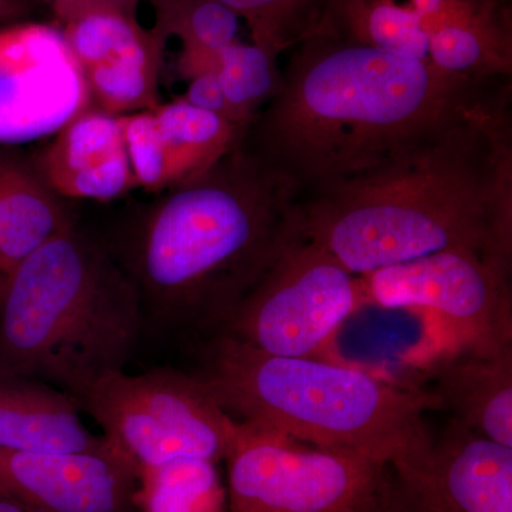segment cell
<instances>
[{
	"label": "cell",
	"instance_id": "1",
	"mask_svg": "<svg viewBox=\"0 0 512 512\" xmlns=\"http://www.w3.org/2000/svg\"><path fill=\"white\" fill-rule=\"evenodd\" d=\"M302 234L356 276L447 251L512 261L507 90L375 170L301 195Z\"/></svg>",
	"mask_w": 512,
	"mask_h": 512
},
{
	"label": "cell",
	"instance_id": "2",
	"mask_svg": "<svg viewBox=\"0 0 512 512\" xmlns=\"http://www.w3.org/2000/svg\"><path fill=\"white\" fill-rule=\"evenodd\" d=\"M242 143L302 194L386 163L490 100L491 80L328 33L292 47Z\"/></svg>",
	"mask_w": 512,
	"mask_h": 512
},
{
	"label": "cell",
	"instance_id": "3",
	"mask_svg": "<svg viewBox=\"0 0 512 512\" xmlns=\"http://www.w3.org/2000/svg\"><path fill=\"white\" fill-rule=\"evenodd\" d=\"M301 191L244 143L204 173L157 192L109 248L144 316L220 329L301 234Z\"/></svg>",
	"mask_w": 512,
	"mask_h": 512
},
{
	"label": "cell",
	"instance_id": "4",
	"mask_svg": "<svg viewBox=\"0 0 512 512\" xmlns=\"http://www.w3.org/2000/svg\"><path fill=\"white\" fill-rule=\"evenodd\" d=\"M195 376L239 423L386 467L423 457L434 439L424 416L444 409L433 389L319 357L269 355L224 333L208 343Z\"/></svg>",
	"mask_w": 512,
	"mask_h": 512
},
{
	"label": "cell",
	"instance_id": "5",
	"mask_svg": "<svg viewBox=\"0 0 512 512\" xmlns=\"http://www.w3.org/2000/svg\"><path fill=\"white\" fill-rule=\"evenodd\" d=\"M136 286L110 249L74 227L8 276L0 296V376L28 377L69 394L120 372L144 325Z\"/></svg>",
	"mask_w": 512,
	"mask_h": 512
},
{
	"label": "cell",
	"instance_id": "6",
	"mask_svg": "<svg viewBox=\"0 0 512 512\" xmlns=\"http://www.w3.org/2000/svg\"><path fill=\"white\" fill-rule=\"evenodd\" d=\"M138 473L180 458L224 460L237 421L198 376L173 369L111 373L77 403Z\"/></svg>",
	"mask_w": 512,
	"mask_h": 512
},
{
	"label": "cell",
	"instance_id": "7",
	"mask_svg": "<svg viewBox=\"0 0 512 512\" xmlns=\"http://www.w3.org/2000/svg\"><path fill=\"white\" fill-rule=\"evenodd\" d=\"M363 306L359 276L301 229L229 312L218 333L269 355L319 357Z\"/></svg>",
	"mask_w": 512,
	"mask_h": 512
},
{
	"label": "cell",
	"instance_id": "8",
	"mask_svg": "<svg viewBox=\"0 0 512 512\" xmlns=\"http://www.w3.org/2000/svg\"><path fill=\"white\" fill-rule=\"evenodd\" d=\"M228 512H376L387 467L237 421Z\"/></svg>",
	"mask_w": 512,
	"mask_h": 512
},
{
	"label": "cell",
	"instance_id": "9",
	"mask_svg": "<svg viewBox=\"0 0 512 512\" xmlns=\"http://www.w3.org/2000/svg\"><path fill=\"white\" fill-rule=\"evenodd\" d=\"M512 261L447 249L359 276L363 302L436 318L458 352L512 350Z\"/></svg>",
	"mask_w": 512,
	"mask_h": 512
},
{
	"label": "cell",
	"instance_id": "10",
	"mask_svg": "<svg viewBox=\"0 0 512 512\" xmlns=\"http://www.w3.org/2000/svg\"><path fill=\"white\" fill-rule=\"evenodd\" d=\"M92 106L60 28L30 20L0 26V148L55 136Z\"/></svg>",
	"mask_w": 512,
	"mask_h": 512
},
{
	"label": "cell",
	"instance_id": "11",
	"mask_svg": "<svg viewBox=\"0 0 512 512\" xmlns=\"http://www.w3.org/2000/svg\"><path fill=\"white\" fill-rule=\"evenodd\" d=\"M376 512H512V448L453 419L419 460L387 467Z\"/></svg>",
	"mask_w": 512,
	"mask_h": 512
},
{
	"label": "cell",
	"instance_id": "12",
	"mask_svg": "<svg viewBox=\"0 0 512 512\" xmlns=\"http://www.w3.org/2000/svg\"><path fill=\"white\" fill-rule=\"evenodd\" d=\"M137 467L113 446L89 453L0 448V498L26 512H128Z\"/></svg>",
	"mask_w": 512,
	"mask_h": 512
},
{
	"label": "cell",
	"instance_id": "13",
	"mask_svg": "<svg viewBox=\"0 0 512 512\" xmlns=\"http://www.w3.org/2000/svg\"><path fill=\"white\" fill-rule=\"evenodd\" d=\"M57 197L111 201L138 188L119 117L89 107L30 161Z\"/></svg>",
	"mask_w": 512,
	"mask_h": 512
},
{
	"label": "cell",
	"instance_id": "14",
	"mask_svg": "<svg viewBox=\"0 0 512 512\" xmlns=\"http://www.w3.org/2000/svg\"><path fill=\"white\" fill-rule=\"evenodd\" d=\"M109 446L84 426L69 394L28 377L0 376V448L89 453Z\"/></svg>",
	"mask_w": 512,
	"mask_h": 512
},
{
	"label": "cell",
	"instance_id": "15",
	"mask_svg": "<svg viewBox=\"0 0 512 512\" xmlns=\"http://www.w3.org/2000/svg\"><path fill=\"white\" fill-rule=\"evenodd\" d=\"M431 379L454 420L512 448V350L491 357L446 356L431 369Z\"/></svg>",
	"mask_w": 512,
	"mask_h": 512
},
{
	"label": "cell",
	"instance_id": "16",
	"mask_svg": "<svg viewBox=\"0 0 512 512\" xmlns=\"http://www.w3.org/2000/svg\"><path fill=\"white\" fill-rule=\"evenodd\" d=\"M60 197L32 164L0 148V275L8 279L33 252L72 227Z\"/></svg>",
	"mask_w": 512,
	"mask_h": 512
},
{
	"label": "cell",
	"instance_id": "17",
	"mask_svg": "<svg viewBox=\"0 0 512 512\" xmlns=\"http://www.w3.org/2000/svg\"><path fill=\"white\" fill-rule=\"evenodd\" d=\"M153 113L170 160L173 185L204 173L244 138V128L181 97L161 103Z\"/></svg>",
	"mask_w": 512,
	"mask_h": 512
},
{
	"label": "cell",
	"instance_id": "18",
	"mask_svg": "<svg viewBox=\"0 0 512 512\" xmlns=\"http://www.w3.org/2000/svg\"><path fill=\"white\" fill-rule=\"evenodd\" d=\"M315 33L430 63L429 36L400 0H330Z\"/></svg>",
	"mask_w": 512,
	"mask_h": 512
},
{
	"label": "cell",
	"instance_id": "19",
	"mask_svg": "<svg viewBox=\"0 0 512 512\" xmlns=\"http://www.w3.org/2000/svg\"><path fill=\"white\" fill-rule=\"evenodd\" d=\"M167 40L156 30L120 55L84 70L93 107L113 116L160 106L158 76Z\"/></svg>",
	"mask_w": 512,
	"mask_h": 512
},
{
	"label": "cell",
	"instance_id": "20",
	"mask_svg": "<svg viewBox=\"0 0 512 512\" xmlns=\"http://www.w3.org/2000/svg\"><path fill=\"white\" fill-rule=\"evenodd\" d=\"M136 505L143 512H227L217 463L180 458L140 471Z\"/></svg>",
	"mask_w": 512,
	"mask_h": 512
},
{
	"label": "cell",
	"instance_id": "21",
	"mask_svg": "<svg viewBox=\"0 0 512 512\" xmlns=\"http://www.w3.org/2000/svg\"><path fill=\"white\" fill-rule=\"evenodd\" d=\"M215 73L232 120L247 131L256 114L281 86L282 74L278 57L255 43H231L217 52Z\"/></svg>",
	"mask_w": 512,
	"mask_h": 512
},
{
	"label": "cell",
	"instance_id": "22",
	"mask_svg": "<svg viewBox=\"0 0 512 512\" xmlns=\"http://www.w3.org/2000/svg\"><path fill=\"white\" fill-rule=\"evenodd\" d=\"M247 23L252 43L278 57L319 29L330 0H217Z\"/></svg>",
	"mask_w": 512,
	"mask_h": 512
},
{
	"label": "cell",
	"instance_id": "23",
	"mask_svg": "<svg viewBox=\"0 0 512 512\" xmlns=\"http://www.w3.org/2000/svg\"><path fill=\"white\" fill-rule=\"evenodd\" d=\"M154 9L153 29L167 40L177 37L183 47L218 52L237 42L239 19L217 0H147Z\"/></svg>",
	"mask_w": 512,
	"mask_h": 512
},
{
	"label": "cell",
	"instance_id": "24",
	"mask_svg": "<svg viewBox=\"0 0 512 512\" xmlns=\"http://www.w3.org/2000/svg\"><path fill=\"white\" fill-rule=\"evenodd\" d=\"M117 117L138 187L153 194L171 187L173 174L170 160L153 110H141Z\"/></svg>",
	"mask_w": 512,
	"mask_h": 512
},
{
	"label": "cell",
	"instance_id": "25",
	"mask_svg": "<svg viewBox=\"0 0 512 512\" xmlns=\"http://www.w3.org/2000/svg\"><path fill=\"white\" fill-rule=\"evenodd\" d=\"M181 99L198 109L220 114L234 123L231 109H229L227 99L222 92L220 79L215 72L202 73L200 76L192 77Z\"/></svg>",
	"mask_w": 512,
	"mask_h": 512
},
{
	"label": "cell",
	"instance_id": "26",
	"mask_svg": "<svg viewBox=\"0 0 512 512\" xmlns=\"http://www.w3.org/2000/svg\"><path fill=\"white\" fill-rule=\"evenodd\" d=\"M32 2L36 6H49L60 26L94 10H107L101 6L100 0H32Z\"/></svg>",
	"mask_w": 512,
	"mask_h": 512
},
{
	"label": "cell",
	"instance_id": "27",
	"mask_svg": "<svg viewBox=\"0 0 512 512\" xmlns=\"http://www.w3.org/2000/svg\"><path fill=\"white\" fill-rule=\"evenodd\" d=\"M35 8L32 0H0V26L28 22Z\"/></svg>",
	"mask_w": 512,
	"mask_h": 512
},
{
	"label": "cell",
	"instance_id": "28",
	"mask_svg": "<svg viewBox=\"0 0 512 512\" xmlns=\"http://www.w3.org/2000/svg\"><path fill=\"white\" fill-rule=\"evenodd\" d=\"M0 512H26L19 505L10 503V501L2 500L0 498Z\"/></svg>",
	"mask_w": 512,
	"mask_h": 512
},
{
	"label": "cell",
	"instance_id": "29",
	"mask_svg": "<svg viewBox=\"0 0 512 512\" xmlns=\"http://www.w3.org/2000/svg\"><path fill=\"white\" fill-rule=\"evenodd\" d=\"M6 279L0 275V296H2L3 288H5Z\"/></svg>",
	"mask_w": 512,
	"mask_h": 512
}]
</instances>
